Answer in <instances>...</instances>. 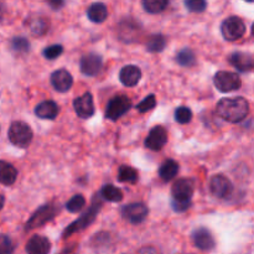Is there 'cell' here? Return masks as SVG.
Segmentation results:
<instances>
[{"label":"cell","instance_id":"30","mask_svg":"<svg viewBox=\"0 0 254 254\" xmlns=\"http://www.w3.org/2000/svg\"><path fill=\"white\" fill-rule=\"evenodd\" d=\"M84 205H86V198H84V196L81 195V193H77V195H74L73 197H71L67 201L66 210L71 213H76L79 212L84 207Z\"/></svg>","mask_w":254,"mask_h":254},{"label":"cell","instance_id":"23","mask_svg":"<svg viewBox=\"0 0 254 254\" xmlns=\"http://www.w3.org/2000/svg\"><path fill=\"white\" fill-rule=\"evenodd\" d=\"M179 173V164L178 161L173 160V159H169L165 160L161 164L160 169H159V176L163 179L165 183L171 181L173 179H175V176Z\"/></svg>","mask_w":254,"mask_h":254},{"label":"cell","instance_id":"15","mask_svg":"<svg viewBox=\"0 0 254 254\" xmlns=\"http://www.w3.org/2000/svg\"><path fill=\"white\" fill-rule=\"evenodd\" d=\"M73 109L77 113V116L82 119H88L93 117L96 109H94V102L92 94L87 92V93L82 94L81 97L74 99Z\"/></svg>","mask_w":254,"mask_h":254},{"label":"cell","instance_id":"9","mask_svg":"<svg viewBox=\"0 0 254 254\" xmlns=\"http://www.w3.org/2000/svg\"><path fill=\"white\" fill-rule=\"evenodd\" d=\"M148 206L143 202L129 203L122 208V217L131 225H140L148 217Z\"/></svg>","mask_w":254,"mask_h":254},{"label":"cell","instance_id":"19","mask_svg":"<svg viewBox=\"0 0 254 254\" xmlns=\"http://www.w3.org/2000/svg\"><path fill=\"white\" fill-rule=\"evenodd\" d=\"M230 62L233 67H236V68L241 72L252 71L254 66L252 55L248 54V52H242V51L233 52L230 57Z\"/></svg>","mask_w":254,"mask_h":254},{"label":"cell","instance_id":"22","mask_svg":"<svg viewBox=\"0 0 254 254\" xmlns=\"http://www.w3.org/2000/svg\"><path fill=\"white\" fill-rule=\"evenodd\" d=\"M87 16L92 22L101 24L108 17V9L103 2H93L87 10Z\"/></svg>","mask_w":254,"mask_h":254},{"label":"cell","instance_id":"16","mask_svg":"<svg viewBox=\"0 0 254 254\" xmlns=\"http://www.w3.org/2000/svg\"><path fill=\"white\" fill-rule=\"evenodd\" d=\"M51 84L57 92L60 93H64V92H68L71 89L72 84H73V77L66 69H56L55 72H52L51 74Z\"/></svg>","mask_w":254,"mask_h":254},{"label":"cell","instance_id":"29","mask_svg":"<svg viewBox=\"0 0 254 254\" xmlns=\"http://www.w3.org/2000/svg\"><path fill=\"white\" fill-rule=\"evenodd\" d=\"M118 180L121 183L135 184L138 181V171L131 166L122 165L118 170Z\"/></svg>","mask_w":254,"mask_h":254},{"label":"cell","instance_id":"12","mask_svg":"<svg viewBox=\"0 0 254 254\" xmlns=\"http://www.w3.org/2000/svg\"><path fill=\"white\" fill-rule=\"evenodd\" d=\"M191 238H192L195 247H197L201 251H205V252H210L216 247V241L212 233L205 227H198L193 230Z\"/></svg>","mask_w":254,"mask_h":254},{"label":"cell","instance_id":"25","mask_svg":"<svg viewBox=\"0 0 254 254\" xmlns=\"http://www.w3.org/2000/svg\"><path fill=\"white\" fill-rule=\"evenodd\" d=\"M50 22L46 17L44 16H37L31 19L29 22V29L35 36H44L47 31H49Z\"/></svg>","mask_w":254,"mask_h":254},{"label":"cell","instance_id":"21","mask_svg":"<svg viewBox=\"0 0 254 254\" xmlns=\"http://www.w3.org/2000/svg\"><path fill=\"white\" fill-rule=\"evenodd\" d=\"M17 179V170L7 161L0 160V184L5 186L14 185Z\"/></svg>","mask_w":254,"mask_h":254},{"label":"cell","instance_id":"5","mask_svg":"<svg viewBox=\"0 0 254 254\" xmlns=\"http://www.w3.org/2000/svg\"><path fill=\"white\" fill-rule=\"evenodd\" d=\"M213 83L215 87L222 93H230V92L237 91L242 86V79L235 72L230 71H218L213 76Z\"/></svg>","mask_w":254,"mask_h":254},{"label":"cell","instance_id":"39","mask_svg":"<svg viewBox=\"0 0 254 254\" xmlns=\"http://www.w3.org/2000/svg\"><path fill=\"white\" fill-rule=\"evenodd\" d=\"M138 254H158V251H156L154 247L148 246V247L141 248V250L138 252Z\"/></svg>","mask_w":254,"mask_h":254},{"label":"cell","instance_id":"7","mask_svg":"<svg viewBox=\"0 0 254 254\" xmlns=\"http://www.w3.org/2000/svg\"><path fill=\"white\" fill-rule=\"evenodd\" d=\"M131 108V101L127 96L113 97L106 107V118L109 121H118Z\"/></svg>","mask_w":254,"mask_h":254},{"label":"cell","instance_id":"27","mask_svg":"<svg viewBox=\"0 0 254 254\" xmlns=\"http://www.w3.org/2000/svg\"><path fill=\"white\" fill-rule=\"evenodd\" d=\"M141 4L149 14H160L168 7L169 0H141Z\"/></svg>","mask_w":254,"mask_h":254},{"label":"cell","instance_id":"38","mask_svg":"<svg viewBox=\"0 0 254 254\" xmlns=\"http://www.w3.org/2000/svg\"><path fill=\"white\" fill-rule=\"evenodd\" d=\"M52 10H60L64 7V0H45Z\"/></svg>","mask_w":254,"mask_h":254},{"label":"cell","instance_id":"35","mask_svg":"<svg viewBox=\"0 0 254 254\" xmlns=\"http://www.w3.org/2000/svg\"><path fill=\"white\" fill-rule=\"evenodd\" d=\"M15 243L7 235H0V254H14Z\"/></svg>","mask_w":254,"mask_h":254},{"label":"cell","instance_id":"33","mask_svg":"<svg viewBox=\"0 0 254 254\" xmlns=\"http://www.w3.org/2000/svg\"><path fill=\"white\" fill-rule=\"evenodd\" d=\"M184 4L191 12H203L207 7L206 0H184Z\"/></svg>","mask_w":254,"mask_h":254},{"label":"cell","instance_id":"37","mask_svg":"<svg viewBox=\"0 0 254 254\" xmlns=\"http://www.w3.org/2000/svg\"><path fill=\"white\" fill-rule=\"evenodd\" d=\"M191 205H192L191 200H189V201L173 200L171 201V207H173V210L178 213H183V212H185V211H188L189 208L191 207Z\"/></svg>","mask_w":254,"mask_h":254},{"label":"cell","instance_id":"24","mask_svg":"<svg viewBox=\"0 0 254 254\" xmlns=\"http://www.w3.org/2000/svg\"><path fill=\"white\" fill-rule=\"evenodd\" d=\"M99 196L108 202H121L123 200V192H122L121 189L116 188L112 184L104 185L99 192Z\"/></svg>","mask_w":254,"mask_h":254},{"label":"cell","instance_id":"1","mask_svg":"<svg viewBox=\"0 0 254 254\" xmlns=\"http://www.w3.org/2000/svg\"><path fill=\"white\" fill-rule=\"evenodd\" d=\"M216 113L228 123H240L250 114V103L243 97L222 98L217 103Z\"/></svg>","mask_w":254,"mask_h":254},{"label":"cell","instance_id":"10","mask_svg":"<svg viewBox=\"0 0 254 254\" xmlns=\"http://www.w3.org/2000/svg\"><path fill=\"white\" fill-rule=\"evenodd\" d=\"M168 143V131L164 127L156 126L144 140V145L153 151H160Z\"/></svg>","mask_w":254,"mask_h":254},{"label":"cell","instance_id":"11","mask_svg":"<svg viewBox=\"0 0 254 254\" xmlns=\"http://www.w3.org/2000/svg\"><path fill=\"white\" fill-rule=\"evenodd\" d=\"M102 67H103V60L98 54H87L84 55L79 62V68L84 76L93 77L101 72Z\"/></svg>","mask_w":254,"mask_h":254},{"label":"cell","instance_id":"26","mask_svg":"<svg viewBox=\"0 0 254 254\" xmlns=\"http://www.w3.org/2000/svg\"><path fill=\"white\" fill-rule=\"evenodd\" d=\"M145 46H146V50H148L149 52L158 54V52L164 51V49H165V46H166V40H165V37H164V35H161V34L153 35V36H150L148 39Z\"/></svg>","mask_w":254,"mask_h":254},{"label":"cell","instance_id":"41","mask_svg":"<svg viewBox=\"0 0 254 254\" xmlns=\"http://www.w3.org/2000/svg\"><path fill=\"white\" fill-rule=\"evenodd\" d=\"M245 1H247V2H253L254 0H245Z\"/></svg>","mask_w":254,"mask_h":254},{"label":"cell","instance_id":"3","mask_svg":"<svg viewBox=\"0 0 254 254\" xmlns=\"http://www.w3.org/2000/svg\"><path fill=\"white\" fill-rule=\"evenodd\" d=\"M7 136H9V140L12 145L25 149L31 144L34 133H32V129L30 128L29 124L21 121H16L10 124Z\"/></svg>","mask_w":254,"mask_h":254},{"label":"cell","instance_id":"28","mask_svg":"<svg viewBox=\"0 0 254 254\" xmlns=\"http://www.w3.org/2000/svg\"><path fill=\"white\" fill-rule=\"evenodd\" d=\"M175 60L181 67H191L195 64L196 56H195V54H193L192 50L185 47V49L180 50V51L178 52Z\"/></svg>","mask_w":254,"mask_h":254},{"label":"cell","instance_id":"31","mask_svg":"<svg viewBox=\"0 0 254 254\" xmlns=\"http://www.w3.org/2000/svg\"><path fill=\"white\" fill-rule=\"evenodd\" d=\"M11 49L12 51H15L16 54L24 55L27 54L30 50V42L29 40L25 39L22 36H16L11 40Z\"/></svg>","mask_w":254,"mask_h":254},{"label":"cell","instance_id":"14","mask_svg":"<svg viewBox=\"0 0 254 254\" xmlns=\"http://www.w3.org/2000/svg\"><path fill=\"white\" fill-rule=\"evenodd\" d=\"M211 192L218 198H227L233 192V184L225 175H216L211 180Z\"/></svg>","mask_w":254,"mask_h":254},{"label":"cell","instance_id":"4","mask_svg":"<svg viewBox=\"0 0 254 254\" xmlns=\"http://www.w3.org/2000/svg\"><path fill=\"white\" fill-rule=\"evenodd\" d=\"M59 206L57 203H46V205H42L41 207L37 208L34 213H32L31 217L29 218V221L25 225V230L31 231L35 228L42 227L44 225L49 223L50 221L54 220L56 217V215L59 213Z\"/></svg>","mask_w":254,"mask_h":254},{"label":"cell","instance_id":"40","mask_svg":"<svg viewBox=\"0 0 254 254\" xmlns=\"http://www.w3.org/2000/svg\"><path fill=\"white\" fill-rule=\"evenodd\" d=\"M4 205H5V197L2 195H0V211L2 210Z\"/></svg>","mask_w":254,"mask_h":254},{"label":"cell","instance_id":"20","mask_svg":"<svg viewBox=\"0 0 254 254\" xmlns=\"http://www.w3.org/2000/svg\"><path fill=\"white\" fill-rule=\"evenodd\" d=\"M35 114L40 119H46V121H54L57 118L60 113V108L56 102L54 101H44L35 107Z\"/></svg>","mask_w":254,"mask_h":254},{"label":"cell","instance_id":"8","mask_svg":"<svg viewBox=\"0 0 254 254\" xmlns=\"http://www.w3.org/2000/svg\"><path fill=\"white\" fill-rule=\"evenodd\" d=\"M141 25L136 20L124 19L118 25V37L126 44L135 42L140 37Z\"/></svg>","mask_w":254,"mask_h":254},{"label":"cell","instance_id":"36","mask_svg":"<svg viewBox=\"0 0 254 254\" xmlns=\"http://www.w3.org/2000/svg\"><path fill=\"white\" fill-rule=\"evenodd\" d=\"M62 54H64V47L61 45H51L42 51V55L46 60H56Z\"/></svg>","mask_w":254,"mask_h":254},{"label":"cell","instance_id":"13","mask_svg":"<svg viewBox=\"0 0 254 254\" xmlns=\"http://www.w3.org/2000/svg\"><path fill=\"white\" fill-rule=\"evenodd\" d=\"M195 190V184L190 179H179L171 188V196L173 200L189 201L191 200Z\"/></svg>","mask_w":254,"mask_h":254},{"label":"cell","instance_id":"32","mask_svg":"<svg viewBox=\"0 0 254 254\" xmlns=\"http://www.w3.org/2000/svg\"><path fill=\"white\" fill-rule=\"evenodd\" d=\"M174 116H175V121L179 124H189L192 121V112L188 107H179Z\"/></svg>","mask_w":254,"mask_h":254},{"label":"cell","instance_id":"18","mask_svg":"<svg viewBox=\"0 0 254 254\" xmlns=\"http://www.w3.org/2000/svg\"><path fill=\"white\" fill-rule=\"evenodd\" d=\"M141 78V69L135 64H127L119 72V79L126 87H134Z\"/></svg>","mask_w":254,"mask_h":254},{"label":"cell","instance_id":"34","mask_svg":"<svg viewBox=\"0 0 254 254\" xmlns=\"http://www.w3.org/2000/svg\"><path fill=\"white\" fill-rule=\"evenodd\" d=\"M155 106H156L155 94H149L148 97H145V98H144L143 101L136 106V111L140 112V113H146V112L155 108Z\"/></svg>","mask_w":254,"mask_h":254},{"label":"cell","instance_id":"2","mask_svg":"<svg viewBox=\"0 0 254 254\" xmlns=\"http://www.w3.org/2000/svg\"><path fill=\"white\" fill-rule=\"evenodd\" d=\"M101 208H102V200H101V196L98 195L96 196V197H93L91 207H89L88 210H87L86 212L78 218V220L72 222L71 225L64 231V233H62V238L64 240V238L71 237V236L74 235V233L81 232V231H83L84 228L91 226L92 223L94 222V220L97 218V216H98Z\"/></svg>","mask_w":254,"mask_h":254},{"label":"cell","instance_id":"17","mask_svg":"<svg viewBox=\"0 0 254 254\" xmlns=\"http://www.w3.org/2000/svg\"><path fill=\"white\" fill-rule=\"evenodd\" d=\"M25 251L27 254H49L51 251V242L47 237L35 235L27 241Z\"/></svg>","mask_w":254,"mask_h":254},{"label":"cell","instance_id":"6","mask_svg":"<svg viewBox=\"0 0 254 254\" xmlns=\"http://www.w3.org/2000/svg\"><path fill=\"white\" fill-rule=\"evenodd\" d=\"M221 34L227 41H237L246 34V24L241 17L230 16L221 24Z\"/></svg>","mask_w":254,"mask_h":254}]
</instances>
